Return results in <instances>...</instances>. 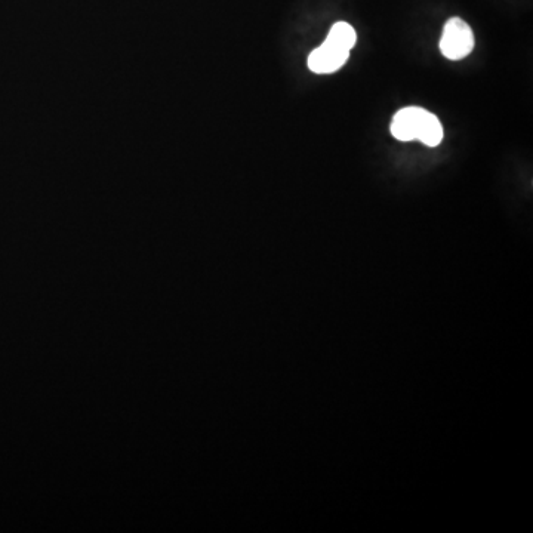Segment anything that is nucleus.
<instances>
[{"label": "nucleus", "instance_id": "obj_1", "mask_svg": "<svg viewBox=\"0 0 533 533\" xmlns=\"http://www.w3.org/2000/svg\"><path fill=\"white\" fill-rule=\"evenodd\" d=\"M357 42V33L344 21L335 23L325 42L308 57V69L316 75H332L345 66L351 49Z\"/></svg>", "mask_w": 533, "mask_h": 533}, {"label": "nucleus", "instance_id": "obj_2", "mask_svg": "<svg viewBox=\"0 0 533 533\" xmlns=\"http://www.w3.org/2000/svg\"><path fill=\"white\" fill-rule=\"evenodd\" d=\"M391 134L399 141H421L427 147H437L443 140V126L439 117L421 109L405 107L393 117Z\"/></svg>", "mask_w": 533, "mask_h": 533}, {"label": "nucleus", "instance_id": "obj_3", "mask_svg": "<svg viewBox=\"0 0 533 533\" xmlns=\"http://www.w3.org/2000/svg\"><path fill=\"white\" fill-rule=\"evenodd\" d=\"M474 33L462 18L454 17L443 27L440 51L451 61L464 60L473 52Z\"/></svg>", "mask_w": 533, "mask_h": 533}]
</instances>
